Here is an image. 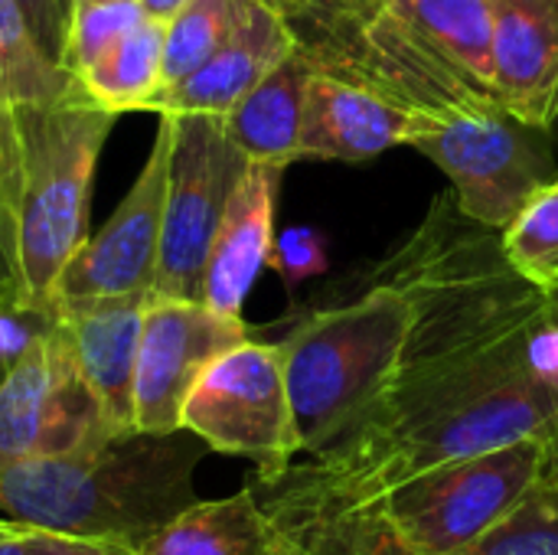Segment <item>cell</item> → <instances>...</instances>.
Instances as JSON below:
<instances>
[{
  "mask_svg": "<svg viewBox=\"0 0 558 555\" xmlns=\"http://www.w3.org/2000/svg\"><path fill=\"white\" fill-rule=\"evenodd\" d=\"M504 258L539 291L558 288V180L536 190L526 206L500 229Z\"/></svg>",
  "mask_w": 558,
  "mask_h": 555,
  "instance_id": "obj_22",
  "label": "cell"
},
{
  "mask_svg": "<svg viewBox=\"0 0 558 555\" xmlns=\"http://www.w3.org/2000/svg\"><path fill=\"white\" fill-rule=\"evenodd\" d=\"M497 101L526 124H553L558 108V0H490Z\"/></svg>",
  "mask_w": 558,
  "mask_h": 555,
  "instance_id": "obj_15",
  "label": "cell"
},
{
  "mask_svg": "<svg viewBox=\"0 0 558 555\" xmlns=\"http://www.w3.org/2000/svg\"><path fill=\"white\" fill-rule=\"evenodd\" d=\"M56 321L52 307H29L23 301H0V376L33 347V340Z\"/></svg>",
  "mask_w": 558,
  "mask_h": 555,
  "instance_id": "obj_27",
  "label": "cell"
},
{
  "mask_svg": "<svg viewBox=\"0 0 558 555\" xmlns=\"http://www.w3.org/2000/svg\"><path fill=\"white\" fill-rule=\"evenodd\" d=\"M311 72V62L298 49H291L255 88H248L222 114L229 141L252 164L288 167L301 160V124Z\"/></svg>",
  "mask_w": 558,
  "mask_h": 555,
  "instance_id": "obj_17",
  "label": "cell"
},
{
  "mask_svg": "<svg viewBox=\"0 0 558 555\" xmlns=\"http://www.w3.org/2000/svg\"><path fill=\"white\" fill-rule=\"evenodd\" d=\"M173 150V118L160 114L154 147L98 236L72 255L52 301L59 298H114V294H154L160 229L167 203V173Z\"/></svg>",
  "mask_w": 558,
  "mask_h": 555,
  "instance_id": "obj_10",
  "label": "cell"
},
{
  "mask_svg": "<svg viewBox=\"0 0 558 555\" xmlns=\"http://www.w3.org/2000/svg\"><path fill=\"white\" fill-rule=\"evenodd\" d=\"M13 527H16V520H10V517H3V520H0V536H7V533H10Z\"/></svg>",
  "mask_w": 558,
  "mask_h": 555,
  "instance_id": "obj_36",
  "label": "cell"
},
{
  "mask_svg": "<svg viewBox=\"0 0 558 555\" xmlns=\"http://www.w3.org/2000/svg\"><path fill=\"white\" fill-rule=\"evenodd\" d=\"M33 36L39 39L43 52L56 62H62L65 52V36H69V10L62 0H16Z\"/></svg>",
  "mask_w": 558,
  "mask_h": 555,
  "instance_id": "obj_28",
  "label": "cell"
},
{
  "mask_svg": "<svg viewBox=\"0 0 558 555\" xmlns=\"http://www.w3.org/2000/svg\"><path fill=\"white\" fill-rule=\"evenodd\" d=\"M150 301L154 294L52 301L69 334L75 366L111 432H134V376Z\"/></svg>",
  "mask_w": 558,
  "mask_h": 555,
  "instance_id": "obj_12",
  "label": "cell"
},
{
  "mask_svg": "<svg viewBox=\"0 0 558 555\" xmlns=\"http://www.w3.org/2000/svg\"><path fill=\"white\" fill-rule=\"evenodd\" d=\"M29 546H33V555H141L128 543L65 536V533H49V530H36V527L29 530Z\"/></svg>",
  "mask_w": 558,
  "mask_h": 555,
  "instance_id": "obj_30",
  "label": "cell"
},
{
  "mask_svg": "<svg viewBox=\"0 0 558 555\" xmlns=\"http://www.w3.org/2000/svg\"><path fill=\"white\" fill-rule=\"evenodd\" d=\"M268 265L278 272V278L284 281L288 294H294L298 285H304L314 275L327 272V245L324 236L311 226H291L281 236H275Z\"/></svg>",
  "mask_w": 558,
  "mask_h": 555,
  "instance_id": "obj_26",
  "label": "cell"
},
{
  "mask_svg": "<svg viewBox=\"0 0 558 555\" xmlns=\"http://www.w3.org/2000/svg\"><path fill=\"white\" fill-rule=\"evenodd\" d=\"M409 147L445 170L451 196L468 219L497 232L536 190L558 180L549 131L520 121L500 105L428 118Z\"/></svg>",
  "mask_w": 558,
  "mask_h": 555,
  "instance_id": "obj_6",
  "label": "cell"
},
{
  "mask_svg": "<svg viewBox=\"0 0 558 555\" xmlns=\"http://www.w3.org/2000/svg\"><path fill=\"white\" fill-rule=\"evenodd\" d=\"M10 114L20 157L16 275L23 304L46 311L65 265L88 242L95 167L118 114L85 92Z\"/></svg>",
  "mask_w": 558,
  "mask_h": 555,
  "instance_id": "obj_3",
  "label": "cell"
},
{
  "mask_svg": "<svg viewBox=\"0 0 558 555\" xmlns=\"http://www.w3.org/2000/svg\"><path fill=\"white\" fill-rule=\"evenodd\" d=\"M144 16L147 13L137 0H101V3L72 7L62 65L78 75L108 46H114L128 29H134Z\"/></svg>",
  "mask_w": 558,
  "mask_h": 555,
  "instance_id": "obj_25",
  "label": "cell"
},
{
  "mask_svg": "<svg viewBox=\"0 0 558 555\" xmlns=\"http://www.w3.org/2000/svg\"><path fill=\"white\" fill-rule=\"evenodd\" d=\"M137 3L144 7V13H147V16H154V20H163V23H167V20H170L183 3H186V0H137Z\"/></svg>",
  "mask_w": 558,
  "mask_h": 555,
  "instance_id": "obj_33",
  "label": "cell"
},
{
  "mask_svg": "<svg viewBox=\"0 0 558 555\" xmlns=\"http://www.w3.org/2000/svg\"><path fill=\"white\" fill-rule=\"evenodd\" d=\"M239 20V0H186L163 29L160 88L183 82L196 72L232 33Z\"/></svg>",
  "mask_w": 558,
  "mask_h": 555,
  "instance_id": "obj_23",
  "label": "cell"
},
{
  "mask_svg": "<svg viewBox=\"0 0 558 555\" xmlns=\"http://www.w3.org/2000/svg\"><path fill=\"white\" fill-rule=\"evenodd\" d=\"M314 72L445 118L494 108L490 0H265ZM504 108V105H500Z\"/></svg>",
  "mask_w": 558,
  "mask_h": 555,
  "instance_id": "obj_1",
  "label": "cell"
},
{
  "mask_svg": "<svg viewBox=\"0 0 558 555\" xmlns=\"http://www.w3.org/2000/svg\"><path fill=\"white\" fill-rule=\"evenodd\" d=\"M412 327V301L376 281L356 301L317 311L278 340L304 455L333 445L386 389Z\"/></svg>",
  "mask_w": 558,
  "mask_h": 555,
  "instance_id": "obj_4",
  "label": "cell"
},
{
  "mask_svg": "<svg viewBox=\"0 0 558 555\" xmlns=\"http://www.w3.org/2000/svg\"><path fill=\"white\" fill-rule=\"evenodd\" d=\"M82 3H101V0H72V7H82Z\"/></svg>",
  "mask_w": 558,
  "mask_h": 555,
  "instance_id": "obj_39",
  "label": "cell"
},
{
  "mask_svg": "<svg viewBox=\"0 0 558 555\" xmlns=\"http://www.w3.org/2000/svg\"><path fill=\"white\" fill-rule=\"evenodd\" d=\"M281 177L284 167L248 160L222 213L206 262L203 301L226 317H242L245 298L255 278L262 275V268L268 265L275 245V206H278Z\"/></svg>",
  "mask_w": 558,
  "mask_h": 555,
  "instance_id": "obj_16",
  "label": "cell"
},
{
  "mask_svg": "<svg viewBox=\"0 0 558 555\" xmlns=\"http://www.w3.org/2000/svg\"><path fill=\"white\" fill-rule=\"evenodd\" d=\"M549 304H553V314H556V321H558V288L549 294Z\"/></svg>",
  "mask_w": 558,
  "mask_h": 555,
  "instance_id": "obj_38",
  "label": "cell"
},
{
  "mask_svg": "<svg viewBox=\"0 0 558 555\" xmlns=\"http://www.w3.org/2000/svg\"><path fill=\"white\" fill-rule=\"evenodd\" d=\"M163 20L144 16L128 29L114 46H108L92 65L78 72L85 95L121 114V111H150V98L160 92L163 65Z\"/></svg>",
  "mask_w": 558,
  "mask_h": 555,
  "instance_id": "obj_19",
  "label": "cell"
},
{
  "mask_svg": "<svg viewBox=\"0 0 558 555\" xmlns=\"http://www.w3.org/2000/svg\"><path fill=\"white\" fill-rule=\"evenodd\" d=\"M141 555H275V533L252 494L242 487L222 500H193L141 546Z\"/></svg>",
  "mask_w": 558,
  "mask_h": 555,
  "instance_id": "obj_18",
  "label": "cell"
},
{
  "mask_svg": "<svg viewBox=\"0 0 558 555\" xmlns=\"http://www.w3.org/2000/svg\"><path fill=\"white\" fill-rule=\"evenodd\" d=\"M252 334L242 317H226L206 301H160L144 311L137 376H134V429L170 435L180 432V412L203 370Z\"/></svg>",
  "mask_w": 558,
  "mask_h": 555,
  "instance_id": "obj_11",
  "label": "cell"
},
{
  "mask_svg": "<svg viewBox=\"0 0 558 555\" xmlns=\"http://www.w3.org/2000/svg\"><path fill=\"white\" fill-rule=\"evenodd\" d=\"M294 36L265 0H239V20L226 43L183 82L150 98L157 114H226L288 52Z\"/></svg>",
  "mask_w": 558,
  "mask_h": 555,
  "instance_id": "obj_14",
  "label": "cell"
},
{
  "mask_svg": "<svg viewBox=\"0 0 558 555\" xmlns=\"http://www.w3.org/2000/svg\"><path fill=\"white\" fill-rule=\"evenodd\" d=\"M85 92L78 75L49 59L16 0H0V105H52Z\"/></svg>",
  "mask_w": 558,
  "mask_h": 555,
  "instance_id": "obj_20",
  "label": "cell"
},
{
  "mask_svg": "<svg viewBox=\"0 0 558 555\" xmlns=\"http://www.w3.org/2000/svg\"><path fill=\"white\" fill-rule=\"evenodd\" d=\"M549 137H553V147H556V157H558V108H556V114H553V124H549Z\"/></svg>",
  "mask_w": 558,
  "mask_h": 555,
  "instance_id": "obj_35",
  "label": "cell"
},
{
  "mask_svg": "<svg viewBox=\"0 0 558 555\" xmlns=\"http://www.w3.org/2000/svg\"><path fill=\"white\" fill-rule=\"evenodd\" d=\"M428 118L432 114L412 111L366 85L311 72L301 124V160L360 164L399 144H412Z\"/></svg>",
  "mask_w": 558,
  "mask_h": 555,
  "instance_id": "obj_13",
  "label": "cell"
},
{
  "mask_svg": "<svg viewBox=\"0 0 558 555\" xmlns=\"http://www.w3.org/2000/svg\"><path fill=\"white\" fill-rule=\"evenodd\" d=\"M281 543H284V540H281ZM284 546H288V543H284ZM288 550H291V546H288ZM291 553H294V555H301V553H298V550H291Z\"/></svg>",
  "mask_w": 558,
  "mask_h": 555,
  "instance_id": "obj_41",
  "label": "cell"
},
{
  "mask_svg": "<svg viewBox=\"0 0 558 555\" xmlns=\"http://www.w3.org/2000/svg\"><path fill=\"white\" fill-rule=\"evenodd\" d=\"M111 432L56 321L0 376V464L72 451Z\"/></svg>",
  "mask_w": 558,
  "mask_h": 555,
  "instance_id": "obj_9",
  "label": "cell"
},
{
  "mask_svg": "<svg viewBox=\"0 0 558 555\" xmlns=\"http://www.w3.org/2000/svg\"><path fill=\"white\" fill-rule=\"evenodd\" d=\"M258 500V497H255ZM271 533L301 555H402L350 514L258 500Z\"/></svg>",
  "mask_w": 558,
  "mask_h": 555,
  "instance_id": "obj_21",
  "label": "cell"
},
{
  "mask_svg": "<svg viewBox=\"0 0 558 555\" xmlns=\"http://www.w3.org/2000/svg\"><path fill=\"white\" fill-rule=\"evenodd\" d=\"M62 7H65V10L72 13V0H62Z\"/></svg>",
  "mask_w": 558,
  "mask_h": 555,
  "instance_id": "obj_40",
  "label": "cell"
},
{
  "mask_svg": "<svg viewBox=\"0 0 558 555\" xmlns=\"http://www.w3.org/2000/svg\"><path fill=\"white\" fill-rule=\"evenodd\" d=\"M539 474L558 481V429L546 438V455H543V471Z\"/></svg>",
  "mask_w": 558,
  "mask_h": 555,
  "instance_id": "obj_34",
  "label": "cell"
},
{
  "mask_svg": "<svg viewBox=\"0 0 558 555\" xmlns=\"http://www.w3.org/2000/svg\"><path fill=\"white\" fill-rule=\"evenodd\" d=\"M16 200H20V157H16V134L13 114L0 105V219L16 236Z\"/></svg>",
  "mask_w": 558,
  "mask_h": 555,
  "instance_id": "obj_29",
  "label": "cell"
},
{
  "mask_svg": "<svg viewBox=\"0 0 558 555\" xmlns=\"http://www.w3.org/2000/svg\"><path fill=\"white\" fill-rule=\"evenodd\" d=\"M29 530L26 523H16L7 536H0V555H33L29 546Z\"/></svg>",
  "mask_w": 558,
  "mask_h": 555,
  "instance_id": "obj_32",
  "label": "cell"
},
{
  "mask_svg": "<svg viewBox=\"0 0 558 555\" xmlns=\"http://www.w3.org/2000/svg\"><path fill=\"white\" fill-rule=\"evenodd\" d=\"M454 555H558V481L539 474L497 530Z\"/></svg>",
  "mask_w": 558,
  "mask_h": 555,
  "instance_id": "obj_24",
  "label": "cell"
},
{
  "mask_svg": "<svg viewBox=\"0 0 558 555\" xmlns=\"http://www.w3.org/2000/svg\"><path fill=\"white\" fill-rule=\"evenodd\" d=\"M209 448L186 429L101 435L72 451L0 464V514L16 523L141 546L196 497Z\"/></svg>",
  "mask_w": 558,
  "mask_h": 555,
  "instance_id": "obj_2",
  "label": "cell"
},
{
  "mask_svg": "<svg viewBox=\"0 0 558 555\" xmlns=\"http://www.w3.org/2000/svg\"><path fill=\"white\" fill-rule=\"evenodd\" d=\"M546 438L513 445L428 468L373 500L343 507L405 555H454L497 530L539 481ZM255 494V491H252ZM265 500V497H258ZM281 504V500H268ZM304 507V504H291ZM333 510V507H320Z\"/></svg>",
  "mask_w": 558,
  "mask_h": 555,
  "instance_id": "obj_5",
  "label": "cell"
},
{
  "mask_svg": "<svg viewBox=\"0 0 558 555\" xmlns=\"http://www.w3.org/2000/svg\"><path fill=\"white\" fill-rule=\"evenodd\" d=\"M173 150L154 298L203 301L206 262L248 157L229 141L222 114H170Z\"/></svg>",
  "mask_w": 558,
  "mask_h": 555,
  "instance_id": "obj_8",
  "label": "cell"
},
{
  "mask_svg": "<svg viewBox=\"0 0 558 555\" xmlns=\"http://www.w3.org/2000/svg\"><path fill=\"white\" fill-rule=\"evenodd\" d=\"M275 555H294V553H291V550H288V546H284L278 536H275Z\"/></svg>",
  "mask_w": 558,
  "mask_h": 555,
  "instance_id": "obj_37",
  "label": "cell"
},
{
  "mask_svg": "<svg viewBox=\"0 0 558 555\" xmlns=\"http://www.w3.org/2000/svg\"><path fill=\"white\" fill-rule=\"evenodd\" d=\"M0 301H23L20 275H16V236L0 219Z\"/></svg>",
  "mask_w": 558,
  "mask_h": 555,
  "instance_id": "obj_31",
  "label": "cell"
},
{
  "mask_svg": "<svg viewBox=\"0 0 558 555\" xmlns=\"http://www.w3.org/2000/svg\"><path fill=\"white\" fill-rule=\"evenodd\" d=\"M180 429L196 435L209 451L252 461L258 478L288 471L301 455V438L281 347L248 337L216 357L193 383Z\"/></svg>",
  "mask_w": 558,
  "mask_h": 555,
  "instance_id": "obj_7",
  "label": "cell"
}]
</instances>
